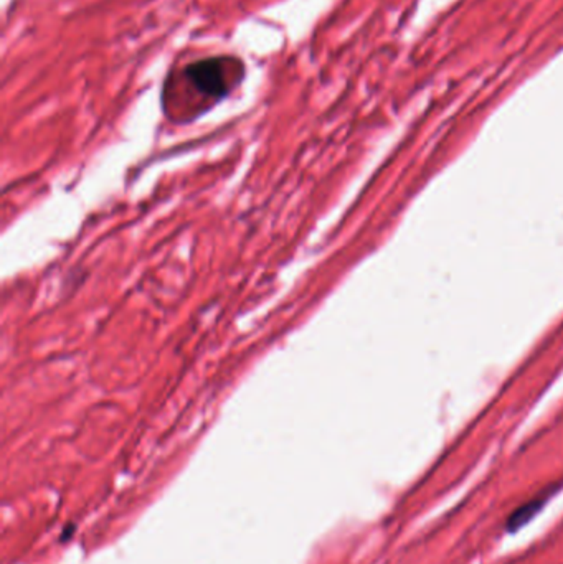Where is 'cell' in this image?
I'll use <instances>...</instances> for the list:
<instances>
[{"mask_svg": "<svg viewBox=\"0 0 563 564\" xmlns=\"http://www.w3.org/2000/svg\"><path fill=\"white\" fill-rule=\"evenodd\" d=\"M560 485H563V482L562 484H558L557 487H549V489L544 490V492H540L534 498H530L529 502L522 503L520 506H517V508L510 513V517L507 518V523H505V530H507V533H517L518 530H522L525 525H529V523L545 508V505L550 502V498H552L553 495L562 489Z\"/></svg>", "mask_w": 563, "mask_h": 564, "instance_id": "2", "label": "cell"}, {"mask_svg": "<svg viewBox=\"0 0 563 564\" xmlns=\"http://www.w3.org/2000/svg\"><path fill=\"white\" fill-rule=\"evenodd\" d=\"M245 66L240 58L228 55L205 56L185 64L182 79L200 99L202 112L220 103L241 83Z\"/></svg>", "mask_w": 563, "mask_h": 564, "instance_id": "1", "label": "cell"}]
</instances>
